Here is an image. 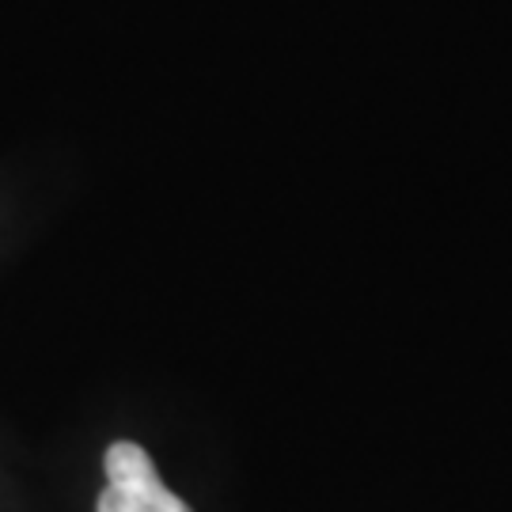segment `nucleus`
Returning <instances> with one entry per match:
<instances>
[{
  "label": "nucleus",
  "instance_id": "nucleus-1",
  "mask_svg": "<svg viewBox=\"0 0 512 512\" xmlns=\"http://www.w3.org/2000/svg\"><path fill=\"white\" fill-rule=\"evenodd\" d=\"M95 512H190V505L167 490L141 444L118 440L107 448V490Z\"/></svg>",
  "mask_w": 512,
  "mask_h": 512
}]
</instances>
